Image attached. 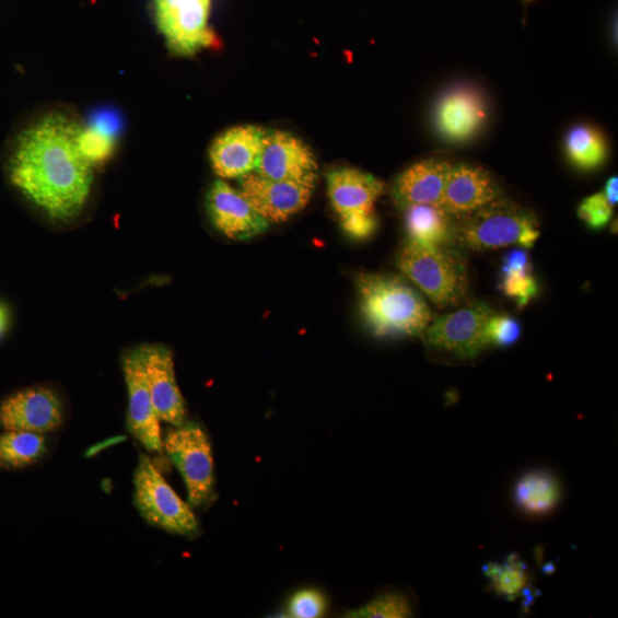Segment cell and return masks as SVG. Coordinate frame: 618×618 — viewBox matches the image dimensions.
I'll return each mask as SVG.
<instances>
[{
	"instance_id": "1",
	"label": "cell",
	"mask_w": 618,
	"mask_h": 618,
	"mask_svg": "<svg viewBox=\"0 0 618 618\" xmlns=\"http://www.w3.org/2000/svg\"><path fill=\"white\" fill-rule=\"evenodd\" d=\"M82 129L71 115L48 114L20 135L10 161L13 185L56 220L77 217L91 193L92 164L79 147Z\"/></svg>"
},
{
	"instance_id": "2",
	"label": "cell",
	"mask_w": 618,
	"mask_h": 618,
	"mask_svg": "<svg viewBox=\"0 0 618 618\" xmlns=\"http://www.w3.org/2000/svg\"><path fill=\"white\" fill-rule=\"evenodd\" d=\"M355 282L361 311L376 336H419L432 323L423 296L400 278L363 273Z\"/></svg>"
},
{
	"instance_id": "3",
	"label": "cell",
	"mask_w": 618,
	"mask_h": 618,
	"mask_svg": "<svg viewBox=\"0 0 618 618\" xmlns=\"http://www.w3.org/2000/svg\"><path fill=\"white\" fill-rule=\"evenodd\" d=\"M403 273L440 308L462 306L471 299L465 259L452 246L408 240L398 256Z\"/></svg>"
},
{
	"instance_id": "4",
	"label": "cell",
	"mask_w": 618,
	"mask_h": 618,
	"mask_svg": "<svg viewBox=\"0 0 618 618\" xmlns=\"http://www.w3.org/2000/svg\"><path fill=\"white\" fill-rule=\"evenodd\" d=\"M533 210L501 196L481 209L456 219L454 244L471 252L502 249L510 245L534 246L540 236Z\"/></svg>"
},
{
	"instance_id": "5",
	"label": "cell",
	"mask_w": 618,
	"mask_h": 618,
	"mask_svg": "<svg viewBox=\"0 0 618 618\" xmlns=\"http://www.w3.org/2000/svg\"><path fill=\"white\" fill-rule=\"evenodd\" d=\"M327 184L343 231L355 238L373 235L377 228L375 205L385 193L384 183L368 172L338 167L327 173Z\"/></svg>"
},
{
	"instance_id": "6",
	"label": "cell",
	"mask_w": 618,
	"mask_h": 618,
	"mask_svg": "<svg viewBox=\"0 0 618 618\" xmlns=\"http://www.w3.org/2000/svg\"><path fill=\"white\" fill-rule=\"evenodd\" d=\"M135 504L152 526L186 537L200 533L191 506L178 497L145 455L140 456L135 474Z\"/></svg>"
},
{
	"instance_id": "7",
	"label": "cell",
	"mask_w": 618,
	"mask_h": 618,
	"mask_svg": "<svg viewBox=\"0 0 618 618\" xmlns=\"http://www.w3.org/2000/svg\"><path fill=\"white\" fill-rule=\"evenodd\" d=\"M163 450L180 473L188 491V504L203 506L214 497L213 456L210 440L196 423L173 427L163 440Z\"/></svg>"
},
{
	"instance_id": "8",
	"label": "cell",
	"mask_w": 618,
	"mask_h": 618,
	"mask_svg": "<svg viewBox=\"0 0 618 618\" xmlns=\"http://www.w3.org/2000/svg\"><path fill=\"white\" fill-rule=\"evenodd\" d=\"M155 18L172 54L193 57L217 47L209 26L211 0H154Z\"/></svg>"
},
{
	"instance_id": "9",
	"label": "cell",
	"mask_w": 618,
	"mask_h": 618,
	"mask_svg": "<svg viewBox=\"0 0 618 618\" xmlns=\"http://www.w3.org/2000/svg\"><path fill=\"white\" fill-rule=\"evenodd\" d=\"M492 314L487 304L468 302L431 323L423 334L425 341L433 350L457 359H476L490 346L486 327Z\"/></svg>"
},
{
	"instance_id": "10",
	"label": "cell",
	"mask_w": 618,
	"mask_h": 618,
	"mask_svg": "<svg viewBox=\"0 0 618 618\" xmlns=\"http://www.w3.org/2000/svg\"><path fill=\"white\" fill-rule=\"evenodd\" d=\"M318 165L311 148L280 130H265L257 175L277 182L317 184Z\"/></svg>"
},
{
	"instance_id": "11",
	"label": "cell",
	"mask_w": 618,
	"mask_h": 618,
	"mask_svg": "<svg viewBox=\"0 0 618 618\" xmlns=\"http://www.w3.org/2000/svg\"><path fill=\"white\" fill-rule=\"evenodd\" d=\"M240 191L269 224H279L304 210L316 185L277 182L264 178L256 172L238 179Z\"/></svg>"
},
{
	"instance_id": "12",
	"label": "cell",
	"mask_w": 618,
	"mask_h": 618,
	"mask_svg": "<svg viewBox=\"0 0 618 618\" xmlns=\"http://www.w3.org/2000/svg\"><path fill=\"white\" fill-rule=\"evenodd\" d=\"M124 376L129 389L128 427L130 433L153 454H162L163 438L160 418L148 387L145 370L140 349L123 359Z\"/></svg>"
},
{
	"instance_id": "13",
	"label": "cell",
	"mask_w": 618,
	"mask_h": 618,
	"mask_svg": "<svg viewBox=\"0 0 618 618\" xmlns=\"http://www.w3.org/2000/svg\"><path fill=\"white\" fill-rule=\"evenodd\" d=\"M207 211L212 225L226 237L246 241L264 234L269 222L245 200L240 190L224 180H217L210 187Z\"/></svg>"
},
{
	"instance_id": "14",
	"label": "cell",
	"mask_w": 618,
	"mask_h": 618,
	"mask_svg": "<svg viewBox=\"0 0 618 618\" xmlns=\"http://www.w3.org/2000/svg\"><path fill=\"white\" fill-rule=\"evenodd\" d=\"M63 409L58 395L46 387L21 390L0 406V425L8 431L44 434L62 424Z\"/></svg>"
},
{
	"instance_id": "15",
	"label": "cell",
	"mask_w": 618,
	"mask_h": 618,
	"mask_svg": "<svg viewBox=\"0 0 618 618\" xmlns=\"http://www.w3.org/2000/svg\"><path fill=\"white\" fill-rule=\"evenodd\" d=\"M485 97L475 88L457 86L442 94L434 109L440 136L451 142L475 138L487 120Z\"/></svg>"
},
{
	"instance_id": "16",
	"label": "cell",
	"mask_w": 618,
	"mask_h": 618,
	"mask_svg": "<svg viewBox=\"0 0 618 618\" xmlns=\"http://www.w3.org/2000/svg\"><path fill=\"white\" fill-rule=\"evenodd\" d=\"M145 370L148 387L161 422L172 427L185 423L186 407L178 387L175 363L171 351L162 345H148L140 348Z\"/></svg>"
},
{
	"instance_id": "17",
	"label": "cell",
	"mask_w": 618,
	"mask_h": 618,
	"mask_svg": "<svg viewBox=\"0 0 618 618\" xmlns=\"http://www.w3.org/2000/svg\"><path fill=\"white\" fill-rule=\"evenodd\" d=\"M501 196L502 187L489 171L477 165L457 164L451 168L441 207L458 219Z\"/></svg>"
},
{
	"instance_id": "18",
	"label": "cell",
	"mask_w": 618,
	"mask_h": 618,
	"mask_svg": "<svg viewBox=\"0 0 618 618\" xmlns=\"http://www.w3.org/2000/svg\"><path fill=\"white\" fill-rule=\"evenodd\" d=\"M265 129L236 127L219 136L210 148V160L221 179H240L258 165Z\"/></svg>"
},
{
	"instance_id": "19",
	"label": "cell",
	"mask_w": 618,
	"mask_h": 618,
	"mask_svg": "<svg viewBox=\"0 0 618 618\" xmlns=\"http://www.w3.org/2000/svg\"><path fill=\"white\" fill-rule=\"evenodd\" d=\"M452 166L450 162L439 159L411 165L393 184L395 205L403 210L419 205L441 206Z\"/></svg>"
},
{
	"instance_id": "20",
	"label": "cell",
	"mask_w": 618,
	"mask_h": 618,
	"mask_svg": "<svg viewBox=\"0 0 618 618\" xmlns=\"http://www.w3.org/2000/svg\"><path fill=\"white\" fill-rule=\"evenodd\" d=\"M404 211L410 240L438 247L454 244L456 218L443 207L419 205L408 207Z\"/></svg>"
},
{
	"instance_id": "21",
	"label": "cell",
	"mask_w": 618,
	"mask_h": 618,
	"mask_svg": "<svg viewBox=\"0 0 618 618\" xmlns=\"http://www.w3.org/2000/svg\"><path fill=\"white\" fill-rule=\"evenodd\" d=\"M562 497L561 485L556 476L544 469L524 475L514 486L515 505L526 514L540 516L552 513Z\"/></svg>"
},
{
	"instance_id": "22",
	"label": "cell",
	"mask_w": 618,
	"mask_h": 618,
	"mask_svg": "<svg viewBox=\"0 0 618 618\" xmlns=\"http://www.w3.org/2000/svg\"><path fill=\"white\" fill-rule=\"evenodd\" d=\"M501 290L518 307H525L538 293V284L533 275L529 254L525 249H514L503 259Z\"/></svg>"
},
{
	"instance_id": "23",
	"label": "cell",
	"mask_w": 618,
	"mask_h": 618,
	"mask_svg": "<svg viewBox=\"0 0 618 618\" xmlns=\"http://www.w3.org/2000/svg\"><path fill=\"white\" fill-rule=\"evenodd\" d=\"M485 574L490 581V588L509 602L527 595V588L532 586V574L524 560L516 555H511L504 563H488Z\"/></svg>"
},
{
	"instance_id": "24",
	"label": "cell",
	"mask_w": 618,
	"mask_h": 618,
	"mask_svg": "<svg viewBox=\"0 0 618 618\" xmlns=\"http://www.w3.org/2000/svg\"><path fill=\"white\" fill-rule=\"evenodd\" d=\"M564 145L568 158L582 170H595L607 159L604 136L588 126H576L568 131Z\"/></svg>"
},
{
	"instance_id": "25",
	"label": "cell",
	"mask_w": 618,
	"mask_h": 618,
	"mask_svg": "<svg viewBox=\"0 0 618 618\" xmlns=\"http://www.w3.org/2000/svg\"><path fill=\"white\" fill-rule=\"evenodd\" d=\"M46 452L43 434L9 431L0 435V467L24 468L35 464Z\"/></svg>"
},
{
	"instance_id": "26",
	"label": "cell",
	"mask_w": 618,
	"mask_h": 618,
	"mask_svg": "<svg viewBox=\"0 0 618 618\" xmlns=\"http://www.w3.org/2000/svg\"><path fill=\"white\" fill-rule=\"evenodd\" d=\"M413 615L408 597L399 592H387L365 606L349 611L346 617L354 618H405Z\"/></svg>"
},
{
	"instance_id": "27",
	"label": "cell",
	"mask_w": 618,
	"mask_h": 618,
	"mask_svg": "<svg viewBox=\"0 0 618 618\" xmlns=\"http://www.w3.org/2000/svg\"><path fill=\"white\" fill-rule=\"evenodd\" d=\"M522 325L510 315L492 314L488 319L486 334L490 346L508 348L522 337Z\"/></svg>"
},
{
	"instance_id": "28",
	"label": "cell",
	"mask_w": 618,
	"mask_h": 618,
	"mask_svg": "<svg viewBox=\"0 0 618 618\" xmlns=\"http://www.w3.org/2000/svg\"><path fill=\"white\" fill-rule=\"evenodd\" d=\"M115 139L94 130L82 129L79 137V147L82 155L91 163L107 161L115 150Z\"/></svg>"
},
{
	"instance_id": "29",
	"label": "cell",
	"mask_w": 618,
	"mask_h": 618,
	"mask_svg": "<svg viewBox=\"0 0 618 618\" xmlns=\"http://www.w3.org/2000/svg\"><path fill=\"white\" fill-rule=\"evenodd\" d=\"M328 607L326 597L317 590L306 588L296 592L289 603V614L294 618L323 617Z\"/></svg>"
},
{
	"instance_id": "30",
	"label": "cell",
	"mask_w": 618,
	"mask_h": 618,
	"mask_svg": "<svg viewBox=\"0 0 618 618\" xmlns=\"http://www.w3.org/2000/svg\"><path fill=\"white\" fill-rule=\"evenodd\" d=\"M613 208L604 193H597L586 197L580 205L578 213L588 228L600 230L608 224L613 215Z\"/></svg>"
},
{
	"instance_id": "31",
	"label": "cell",
	"mask_w": 618,
	"mask_h": 618,
	"mask_svg": "<svg viewBox=\"0 0 618 618\" xmlns=\"http://www.w3.org/2000/svg\"><path fill=\"white\" fill-rule=\"evenodd\" d=\"M89 127L116 140L121 128V120L114 110L101 109L91 116Z\"/></svg>"
},
{
	"instance_id": "32",
	"label": "cell",
	"mask_w": 618,
	"mask_h": 618,
	"mask_svg": "<svg viewBox=\"0 0 618 618\" xmlns=\"http://www.w3.org/2000/svg\"><path fill=\"white\" fill-rule=\"evenodd\" d=\"M618 180L617 177H611L605 187L604 195L606 196L607 201L614 207L617 205L618 201Z\"/></svg>"
},
{
	"instance_id": "33",
	"label": "cell",
	"mask_w": 618,
	"mask_h": 618,
	"mask_svg": "<svg viewBox=\"0 0 618 618\" xmlns=\"http://www.w3.org/2000/svg\"><path fill=\"white\" fill-rule=\"evenodd\" d=\"M9 326V314L7 308L0 304V337L3 336Z\"/></svg>"
},
{
	"instance_id": "34",
	"label": "cell",
	"mask_w": 618,
	"mask_h": 618,
	"mask_svg": "<svg viewBox=\"0 0 618 618\" xmlns=\"http://www.w3.org/2000/svg\"><path fill=\"white\" fill-rule=\"evenodd\" d=\"M525 3H530L533 0H524Z\"/></svg>"
}]
</instances>
